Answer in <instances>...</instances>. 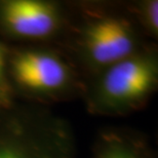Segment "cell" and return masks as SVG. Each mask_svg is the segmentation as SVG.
I'll use <instances>...</instances> for the list:
<instances>
[{
	"mask_svg": "<svg viewBox=\"0 0 158 158\" xmlns=\"http://www.w3.org/2000/svg\"><path fill=\"white\" fill-rule=\"evenodd\" d=\"M70 24L58 46L84 80L154 42L135 23L126 4H70Z\"/></svg>",
	"mask_w": 158,
	"mask_h": 158,
	"instance_id": "1",
	"label": "cell"
},
{
	"mask_svg": "<svg viewBox=\"0 0 158 158\" xmlns=\"http://www.w3.org/2000/svg\"><path fill=\"white\" fill-rule=\"evenodd\" d=\"M0 158H79L74 128L47 106L20 100L2 105Z\"/></svg>",
	"mask_w": 158,
	"mask_h": 158,
	"instance_id": "2",
	"label": "cell"
},
{
	"mask_svg": "<svg viewBox=\"0 0 158 158\" xmlns=\"http://www.w3.org/2000/svg\"><path fill=\"white\" fill-rule=\"evenodd\" d=\"M7 77L15 100L48 107L82 98L85 80L61 48L9 45Z\"/></svg>",
	"mask_w": 158,
	"mask_h": 158,
	"instance_id": "3",
	"label": "cell"
},
{
	"mask_svg": "<svg viewBox=\"0 0 158 158\" xmlns=\"http://www.w3.org/2000/svg\"><path fill=\"white\" fill-rule=\"evenodd\" d=\"M157 89L158 48L153 43L88 78L81 99L91 115L120 117L144 109Z\"/></svg>",
	"mask_w": 158,
	"mask_h": 158,
	"instance_id": "4",
	"label": "cell"
},
{
	"mask_svg": "<svg viewBox=\"0 0 158 158\" xmlns=\"http://www.w3.org/2000/svg\"><path fill=\"white\" fill-rule=\"evenodd\" d=\"M70 4L50 0H0V37L12 45H52L64 40Z\"/></svg>",
	"mask_w": 158,
	"mask_h": 158,
	"instance_id": "5",
	"label": "cell"
},
{
	"mask_svg": "<svg viewBox=\"0 0 158 158\" xmlns=\"http://www.w3.org/2000/svg\"><path fill=\"white\" fill-rule=\"evenodd\" d=\"M90 158H157L145 132L126 126H105L98 131Z\"/></svg>",
	"mask_w": 158,
	"mask_h": 158,
	"instance_id": "6",
	"label": "cell"
},
{
	"mask_svg": "<svg viewBox=\"0 0 158 158\" xmlns=\"http://www.w3.org/2000/svg\"><path fill=\"white\" fill-rule=\"evenodd\" d=\"M126 7L144 35L152 42L156 41L158 38L157 0H141V1L128 2Z\"/></svg>",
	"mask_w": 158,
	"mask_h": 158,
	"instance_id": "7",
	"label": "cell"
},
{
	"mask_svg": "<svg viewBox=\"0 0 158 158\" xmlns=\"http://www.w3.org/2000/svg\"><path fill=\"white\" fill-rule=\"evenodd\" d=\"M9 44L0 37V105L15 101L7 77V56Z\"/></svg>",
	"mask_w": 158,
	"mask_h": 158,
	"instance_id": "8",
	"label": "cell"
},
{
	"mask_svg": "<svg viewBox=\"0 0 158 158\" xmlns=\"http://www.w3.org/2000/svg\"><path fill=\"white\" fill-rule=\"evenodd\" d=\"M0 106H2V105H0Z\"/></svg>",
	"mask_w": 158,
	"mask_h": 158,
	"instance_id": "9",
	"label": "cell"
}]
</instances>
